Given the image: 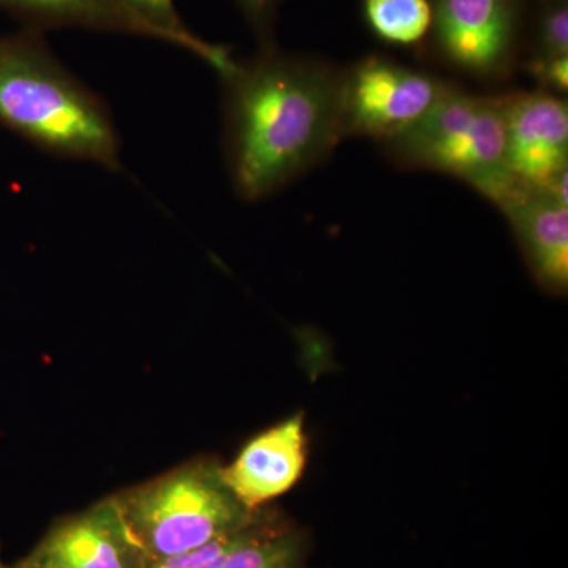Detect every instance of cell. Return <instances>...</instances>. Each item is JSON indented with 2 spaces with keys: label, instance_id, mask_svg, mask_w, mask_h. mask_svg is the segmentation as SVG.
<instances>
[{
  "label": "cell",
  "instance_id": "obj_20",
  "mask_svg": "<svg viewBox=\"0 0 568 568\" xmlns=\"http://www.w3.org/2000/svg\"><path fill=\"white\" fill-rule=\"evenodd\" d=\"M2 566H3L2 560H0V567H2Z\"/></svg>",
  "mask_w": 568,
  "mask_h": 568
},
{
  "label": "cell",
  "instance_id": "obj_4",
  "mask_svg": "<svg viewBox=\"0 0 568 568\" xmlns=\"http://www.w3.org/2000/svg\"><path fill=\"white\" fill-rule=\"evenodd\" d=\"M134 544L149 560L203 547L213 538L252 525V514L239 504L220 474V466L192 463L148 484L114 496Z\"/></svg>",
  "mask_w": 568,
  "mask_h": 568
},
{
  "label": "cell",
  "instance_id": "obj_12",
  "mask_svg": "<svg viewBox=\"0 0 568 568\" xmlns=\"http://www.w3.org/2000/svg\"><path fill=\"white\" fill-rule=\"evenodd\" d=\"M302 558L297 534L265 526L260 518L215 568H302Z\"/></svg>",
  "mask_w": 568,
  "mask_h": 568
},
{
  "label": "cell",
  "instance_id": "obj_6",
  "mask_svg": "<svg viewBox=\"0 0 568 568\" xmlns=\"http://www.w3.org/2000/svg\"><path fill=\"white\" fill-rule=\"evenodd\" d=\"M506 164L529 190H547L568 168V106L540 91L507 95Z\"/></svg>",
  "mask_w": 568,
  "mask_h": 568
},
{
  "label": "cell",
  "instance_id": "obj_7",
  "mask_svg": "<svg viewBox=\"0 0 568 568\" xmlns=\"http://www.w3.org/2000/svg\"><path fill=\"white\" fill-rule=\"evenodd\" d=\"M437 43L448 63L477 78H499L510 65L514 9L510 0H437Z\"/></svg>",
  "mask_w": 568,
  "mask_h": 568
},
{
  "label": "cell",
  "instance_id": "obj_8",
  "mask_svg": "<svg viewBox=\"0 0 568 568\" xmlns=\"http://www.w3.org/2000/svg\"><path fill=\"white\" fill-rule=\"evenodd\" d=\"M33 552L47 568H145L149 562L114 496L59 521Z\"/></svg>",
  "mask_w": 568,
  "mask_h": 568
},
{
  "label": "cell",
  "instance_id": "obj_18",
  "mask_svg": "<svg viewBox=\"0 0 568 568\" xmlns=\"http://www.w3.org/2000/svg\"><path fill=\"white\" fill-rule=\"evenodd\" d=\"M246 17L256 28L264 29L274 14L278 0H237Z\"/></svg>",
  "mask_w": 568,
  "mask_h": 568
},
{
  "label": "cell",
  "instance_id": "obj_14",
  "mask_svg": "<svg viewBox=\"0 0 568 568\" xmlns=\"http://www.w3.org/2000/svg\"><path fill=\"white\" fill-rule=\"evenodd\" d=\"M365 17L379 39L395 44H413L432 28L428 0H365Z\"/></svg>",
  "mask_w": 568,
  "mask_h": 568
},
{
  "label": "cell",
  "instance_id": "obj_9",
  "mask_svg": "<svg viewBox=\"0 0 568 568\" xmlns=\"http://www.w3.org/2000/svg\"><path fill=\"white\" fill-rule=\"evenodd\" d=\"M305 466L304 416L295 414L250 440L230 466L220 467V474L239 504L256 514L290 491Z\"/></svg>",
  "mask_w": 568,
  "mask_h": 568
},
{
  "label": "cell",
  "instance_id": "obj_5",
  "mask_svg": "<svg viewBox=\"0 0 568 568\" xmlns=\"http://www.w3.org/2000/svg\"><path fill=\"white\" fill-rule=\"evenodd\" d=\"M450 85L388 59L366 58L345 73V138L390 140L420 121Z\"/></svg>",
  "mask_w": 568,
  "mask_h": 568
},
{
  "label": "cell",
  "instance_id": "obj_16",
  "mask_svg": "<svg viewBox=\"0 0 568 568\" xmlns=\"http://www.w3.org/2000/svg\"><path fill=\"white\" fill-rule=\"evenodd\" d=\"M568 55V10L558 6L545 13L538 29V54L532 61H551Z\"/></svg>",
  "mask_w": 568,
  "mask_h": 568
},
{
  "label": "cell",
  "instance_id": "obj_19",
  "mask_svg": "<svg viewBox=\"0 0 568 568\" xmlns=\"http://www.w3.org/2000/svg\"><path fill=\"white\" fill-rule=\"evenodd\" d=\"M0 568H47L41 564V560L37 558L36 552H31V555L26 556L24 559H21L20 562L13 564V566H2Z\"/></svg>",
  "mask_w": 568,
  "mask_h": 568
},
{
  "label": "cell",
  "instance_id": "obj_3",
  "mask_svg": "<svg viewBox=\"0 0 568 568\" xmlns=\"http://www.w3.org/2000/svg\"><path fill=\"white\" fill-rule=\"evenodd\" d=\"M506 104L507 95H474L450 85L420 121L381 144L399 166L457 178L503 211L529 190L507 170Z\"/></svg>",
  "mask_w": 568,
  "mask_h": 568
},
{
  "label": "cell",
  "instance_id": "obj_2",
  "mask_svg": "<svg viewBox=\"0 0 568 568\" xmlns=\"http://www.w3.org/2000/svg\"><path fill=\"white\" fill-rule=\"evenodd\" d=\"M0 125L51 155L121 170L110 108L37 33L0 39Z\"/></svg>",
  "mask_w": 568,
  "mask_h": 568
},
{
  "label": "cell",
  "instance_id": "obj_11",
  "mask_svg": "<svg viewBox=\"0 0 568 568\" xmlns=\"http://www.w3.org/2000/svg\"><path fill=\"white\" fill-rule=\"evenodd\" d=\"M0 9L40 28L74 26L163 41L162 36L142 21L125 0H0Z\"/></svg>",
  "mask_w": 568,
  "mask_h": 568
},
{
  "label": "cell",
  "instance_id": "obj_17",
  "mask_svg": "<svg viewBox=\"0 0 568 568\" xmlns=\"http://www.w3.org/2000/svg\"><path fill=\"white\" fill-rule=\"evenodd\" d=\"M529 71L540 91L562 97L568 91V55L551 61H530Z\"/></svg>",
  "mask_w": 568,
  "mask_h": 568
},
{
  "label": "cell",
  "instance_id": "obj_1",
  "mask_svg": "<svg viewBox=\"0 0 568 568\" xmlns=\"http://www.w3.org/2000/svg\"><path fill=\"white\" fill-rule=\"evenodd\" d=\"M220 78L224 160L246 203L282 192L345 140V73L265 51Z\"/></svg>",
  "mask_w": 568,
  "mask_h": 568
},
{
  "label": "cell",
  "instance_id": "obj_15",
  "mask_svg": "<svg viewBox=\"0 0 568 568\" xmlns=\"http://www.w3.org/2000/svg\"><path fill=\"white\" fill-rule=\"evenodd\" d=\"M257 519H254L252 525L245 526V528L213 538V540L207 541L203 547L179 552V555L168 556V558L149 560L145 568H215L226 558L227 552L246 536V532L253 528Z\"/></svg>",
  "mask_w": 568,
  "mask_h": 568
},
{
  "label": "cell",
  "instance_id": "obj_13",
  "mask_svg": "<svg viewBox=\"0 0 568 568\" xmlns=\"http://www.w3.org/2000/svg\"><path fill=\"white\" fill-rule=\"evenodd\" d=\"M125 2L142 21L148 22L162 36L163 41L203 59L220 77L233 69L235 59L230 50L220 44L209 43L186 29L175 9L174 0H125Z\"/></svg>",
  "mask_w": 568,
  "mask_h": 568
},
{
  "label": "cell",
  "instance_id": "obj_10",
  "mask_svg": "<svg viewBox=\"0 0 568 568\" xmlns=\"http://www.w3.org/2000/svg\"><path fill=\"white\" fill-rule=\"evenodd\" d=\"M541 286H568V204L545 190H525L503 209Z\"/></svg>",
  "mask_w": 568,
  "mask_h": 568
}]
</instances>
